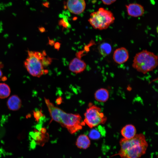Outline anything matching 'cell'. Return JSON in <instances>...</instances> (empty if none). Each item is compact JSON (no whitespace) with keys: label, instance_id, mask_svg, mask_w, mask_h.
Instances as JSON below:
<instances>
[{"label":"cell","instance_id":"cell-1","mask_svg":"<svg viewBox=\"0 0 158 158\" xmlns=\"http://www.w3.org/2000/svg\"><path fill=\"white\" fill-rule=\"evenodd\" d=\"M44 99L52 119L66 128L71 134L75 133L85 125V123L82 121V118L79 114L66 113L55 106L49 99L45 98Z\"/></svg>","mask_w":158,"mask_h":158},{"label":"cell","instance_id":"cell-2","mask_svg":"<svg viewBox=\"0 0 158 158\" xmlns=\"http://www.w3.org/2000/svg\"><path fill=\"white\" fill-rule=\"evenodd\" d=\"M120 144L121 149L118 154L122 158H139L145 153L148 146L142 133L136 134L130 139L123 138Z\"/></svg>","mask_w":158,"mask_h":158},{"label":"cell","instance_id":"cell-3","mask_svg":"<svg viewBox=\"0 0 158 158\" xmlns=\"http://www.w3.org/2000/svg\"><path fill=\"white\" fill-rule=\"evenodd\" d=\"M158 59L157 56L153 53L143 50L135 55L132 66L138 71L145 74L157 67Z\"/></svg>","mask_w":158,"mask_h":158},{"label":"cell","instance_id":"cell-4","mask_svg":"<svg viewBox=\"0 0 158 158\" xmlns=\"http://www.w3.org/2000/svg\"><path fill=\"white\" fill-rule=\"evenodd\" d=\"M115 19L112 12L103 8L90 14L88 21L95 29L103 30L107 29L112 24Z\"/></svg>","mask_w":158,"mask_h":158},{"label":"cell","instance_id":"cell-5","mask_svg":"<svg viewBox=\"0 0 158 158\" xmlns=\"http://www.w3.org/2000/svg\"><path fill=\"white\" fill-rule=\"evenodd\" d=\"M28 56L24 61L25 66L28 73L32 75L40 77L45 73L42 59L44 54L38 51H28Z\"/></svg>","mask_w":158,"mask_h":158},{"label":"cell","instance_id":"cell-6","mask_svg":"<svg viewBox=\"0 0 158 158\" xmlns=\"http://www.w3.org/2000/svg\"><path fill=\"white\" fill-rule=\"evenodd\" d=\"M101 109L90 103L88 108L84 114V122L90 128H92L100 124H104L107 120V117L101 112Z\"/></svg>","mask_w":158,"mask_h":158},{"label":"cell","instance_id":"cell-7","mask_svg":"<svg viewBox=\"0 0 158 158\" xmlns=\"http://www.w3.org/2000/svg\"><path fill=\"white\" fill-rule=\"evenodd\" d=\"M86 6L84 0H68L67 6L68 10L75 14H79L84 11Z\"/></svg>","mask_w":158,"mask_h":158},{"label":"cell","instance_id":"cell-8","mask_svg":"<svg viewBox=\"0 0 158 158\" xmlns=\"http://www.w3.org/2000/svg\"><path fill=\"white\" fill-rule=\"evenodd\" d=\"M129 57V53L127 49L121 47L116 49L113 55L114 61L117 63L121 64L126 62Z\"/></svg>","mask_w":158,"mask_h":158},{"label":"cell","instance_id":"cell-9","mask_svg":"<svg viewBox=\"0 0 158 158\" xmlns=\"http://www.w3.org/2000/svg\"><path fill=\"white\" fill-rule=\"evenodd\" d=\"M126 7L128 15L131 17H137L143 15L145 12L143 7L136 3L126 5Z\"/></svg>","mask_w":158,"mask_h":158},{"label":"cell","instance_id":"cell-10","mask_svg":"<svg viewBox=\"0 0 158 158\" xmlns=\"http://www.w3.org/2000/svg\"><path fill=\"white\" fill-rule=\"evenodd\" d=\"M86 66V64L84 61L76 57L70 62L69 68L71 71L77 74L83 72L85 69Z\"/></svg>","mask_w":158,"mask_h":158},{"label":"cell","instance_id":"cell-11","mask_svg":"<svg viewBox=\"0 0 158 158\" xmlns=\"http://www.w3.org/2000/svg\"><path fill=\"white\" fill-rule=\"evenodd\" d=\"M121 132L123 138L130 139L134 137L136 134V130L134 126L129 124L124 126L121 129Z\"/></svg>","mask_w":158,"mask_h":158},{"label":"cell","instance_id":"cell-12","mask_svg":"<svg viewBox=\"0 0 158 158\" xmlns=\"http://www.w3.org/2000/svg\"><path fill=\"white\" fill-rule=\"evenodd\" d=\"M7 104L10 110L16 111L20 109L22 103L21 100L18 97L15 95L12 96L8 99Z\"/></svg>","mask_w":158,"mask_h":158},{"label":"cell","instance_id":"cell-13","mask_svg":"<svg viewBox=\"0 0 158 158\" xmlns=\"http://www.w3.org/2000/svg\"><path fill=\"white\" fill-rule=\"evenodd\" d=\"M90 144V141L89 137L85 134L79 135L76 142V145L78 148L84 149L88 148Z\"/></svg>","mask_w":158,"mask_h":158},{"label":"cell","instance_id":"cell-14","mask_svg":"<svg viewBox=\"0 0 158 158\" xmlns=\"http://www.w3.org/2000/svg\"><path fill=\"white\" fill-rule=\"evenodd\" d=\"M108 91L104 88H101L97 90L95 93V98L97 101L105 102L109 98Z\"/></svg>","mask_w":158,"mask_h":158},{"label":"cell","instance_id":"cell-15","mask_svg":"<svg viewBox=\"0 0 158 158\" xmlns=\"http://www.w3.org/2000/svg\"><path fill=\"white\" fill-rule=\"evenodd\" d=\"M98 49L102 56H105L110 54L112 50V47L111 44L108 43L103 42L98 46Z\"/></svg>","mask_w":158,"mask_h":158},{"label":"cell","instance_id":"cell-16","mask_svg":"<svg viewBox=\"0 0 158 158\" xmlns=\"http://www.w3.org/2000/svg\"><path fill=\"white\" fill-rule=\"evenodd\" d=\"M10 89L9 86L4 83H0V98L4 99L10 95Z\"/></svg>","mask_w":158,"mask_h":158},{"label":"cell","instance_id":"cell-17","mask_svg":"<svg viewBox=\"0 0 158 158\" xmlns=\"http://www.w3.org/2000/svg\"><path fill=\"white\" fill-rule=\"evenodd\" d=\"M89 138L93 140H97L100 138L101 135L99 131L95 129L91 130L89 133Z\"/></svg>","mask_w":158,"mask_h":158},{"label":"cell","instance_id":"cell-18","mask_svg":"<svg viewBox=\"0 0 158 158\" xmlns=\"http://www.w3.org/2000/svg\"><path fill=\"white\" fill-rule=\"evenodd\" d=\"M33 115L34 117L37 121H38L39 119L43 116L41 111H34Z\"/></svg>","mask_w":158,"mask_h":158},{"label":"cell","instance_id":"cell-19","mask_svg":"<svg viewBox=\"0 0 158 158\" xmlns=\"http://www.w3.org/2000/svg\"><path fill=\"white\" fill-rule=\"evenodd\" d=\"M116 0H102L103 3L106 5H110L114 2Z\"/></svg>","mask_w":158,"mask_h":158},{"label":"cell","instance_id":"cell-20","mask_svg":"<svg viewBox=\"0 0 158 158\" xmlns=\"http://www.w3.org/2000/svg\"><path fill=\"white\" fill-rule=\"evenodd\" d=\"M60 98H59L57 99V103H61V100H60Z\"/></svg>","mask_w":158,"mask_h":158},{"label":"cell","instance_id":"cell-21","mask_svg":"<svg viewBox=\"0 0 158 158\" xmlns=\"http://www.w3.org/2000/svg\"><path fill=\"white\" fill-rule=\"evenodd\" d=\"M2 75V73L1 71L0 70V79Z\"/></svg>","mask_w":158,"mask_h":158}]
</instances>
